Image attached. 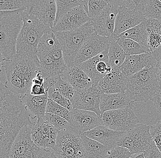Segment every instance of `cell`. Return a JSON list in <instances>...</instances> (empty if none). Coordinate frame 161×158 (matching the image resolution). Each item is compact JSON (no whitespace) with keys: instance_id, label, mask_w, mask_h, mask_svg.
<instances>
[{"instance_id":"cell-27","label":"cell","mask_w":161,"mask_h":158,"mask_svg":"<svg viewBox=\"0 0 161 158\" xmlns=\"http://www.w3.org/2000/svg\"><path fill=\"white\" fill-rule=\"evenodd\" d=\"M85 150L86 158H106L108 150L105 146L97 141L80 135Z\"/></svg>"},{"instance_id":"cell-21","label":"cell","mask_w":161,"mask_h":158,"mask_svg":"<svg viewBox=\"0 0 161 158\" xmlns=\"http://www.w3.org/2000/svg\"><path fill=\"white\" fill-rule=\"evenodd\" d=\"M124 132L116 131L101 125L83 135L87 137L97 141L105 146L108 151L114 149L124 135Z\"/></svg>"},{"instance_id":"cell-35","label":"cell","mask_w":161,"mask_h":158,"mask_svg":"<svg viewBox=\"0 0 161 158\" xmlns=\"http://www.w3.org/2000/svg\"><path fill=\"white\" fill-rule=\"evenodd\" d=\"M109 0H89L87 15L91 19L101 14L109 5Z\"/></svg>"},{"instance_id":"cell-38","label":"cell","mask_w":161,"mask_h":158,"mask_svg":"<svg viewBox=\"0 0 161 158\" xmlns=\"http://www.w3.org/2000/svg\"><path fill=\"white\" fill-rule=\"evenodd\" d=\"M29 0H0V11L18 10L28 6Z\"/></svg>"},{"instance_id":"cell-10","label":"cell","mask_w":161,"mask_h":158,"mask_svg":"<svg viewBox=\"0 0 161 158\" xmlns=\"http://www.w3.org/2000/svg\"><path fill=\"white\" fill-rule=\"evenodd\" d=\"M102 125L116 131L126 132L134 127L139 123V120L131 108L108 111L101 115Z\"/></svg>"},{"instance_id":"cell-30","label":"cell","mask_w":161,"mask_h":158,"mask_svg":"<svg viewBox=\"0 0 161 158\" xmlns=\"http://www.w3.org/2000/svg\"><path fill=\"white\" fill-rule=\"evenodd\" d=\"M31 137L33 141L39 147L52 150L55 147L56 140L43 132L36 122L32 126Z\"/></svg>"},{"instance_id":"cell-44","label":"cell","mask_w":161,"mask_h":158,"mask_svg":"<svg viewBox=\"0 0 161 158\" xmlns=\"http://www.w3.org/2000/svg\"><path fill=\"white\" fill-rule=\"evenodd\" d=\"M36 158H58L52 149L41 148Z\"/></svg>"},{"instance_id":"cell-25","label":"cell","mask_w":161,"mask_h":158,"mask_svg":"<svg viewBox=\"0 0 161 158\" xmlns=\"http://www.w3.org/2000/svg\"><path fill=\"white\" fill-rule=\"evenodd\" d=\"M145 22L148 33V48L158 61L161 57V21L147 19Z\"/></svg>"},{"instance_id":"cell-6","label":"cell","mask_w":161,"mask_h":158,"mask_svg":"<svg viewBox=\"0 0 161 158\" xmlns=\"http://www.w3.org/2000/svg\"><path fill=\"white\" fill-rule=\"evenodd\" d=\"M95 31L91 21L75 30L54 33L61 45L64 61L68 68L74 66L80 48L86 39Z\"/></svg>"},{"instance_id":"cell-1","label":"cell","mask_w":161,"mask_h":158,"mask_svg":"<svg viewBox=\"0 0 161 158\" xmlns=\"http://www.w3.org/2000/svg\"><path fill=\"white\" fill-rule=\"evenodd\" d=\"M20 95L0 84V158H9L10 149L25 126H33L34 120L22 103Z\"/></svg>"},{"instance_id":"cell-40","label":"cell","mask_w":161,"mask_h":158,"mask_svg":"<svg viewBox=\"0 0 161 158\" xmlns=\"http://www.w3.org/2000/svg\"><path fill=\"white\" fill-rule=\"evenodd\" d=\"M132 154L125 147L117 146L114 149L108 151L106 158H130Z\"/></svg>"},{"instance_id":"cell-48","label":"cell","mask_w":161,"mask_h":158,"mask_svg":"<svg viewBox=\"0 0 161 158\" xmlns=\"http://www.w3.org/2000/svg\"><path fill=\"white\" fill-rule=\"evenodd\" d=\"M130 158H144L143 153L139 154H136L131 156Z\"/></svg>"},{"instance_id":"cell-23","label":"cell","mask_w":161,"mask_h":158,"mask_svg":"<svg viewBox=\"0 0 161 158\" xmlns=\"http://www.w3.org/2000/svg\"><path fill=\"white\" fill-rule=\"evenodd\" d=\"M134 102L125 93L117 94H102L100 97V109L102 114L114 110L132 108Z\"/></svg>"},{"instance_id":"cell-47","label":"cell","mask_w":161,"mask_h":158,"mask_svg":"<svg viewBox=\"0 0 161 158\" xmlns=\"http://www.w3.org/2000/svg\"><path fill=\"white\" fill-rule=\"evenodd\" d=\"M45 79L44 78L42 73L40 72H38L36 74V76L32 80V84H38L42 85L44 84Z\"/></svg>"},{"instance_id":"cell-13","label":"cell","mask_w":161,"mask_h":158,"mask_svg":"<svg viewBox=\"0 0 161 158\" xmlns=\"http://www.w3.org/2000/svg\"><path fill=\"white\" fill-rule=\"evenodd\" d=\"M108 37H103L94 32L86 39L74 62V66L81 64L108 49L110 43Z\"/></svg>"},{"instance_id":"cell-20","label":"cell","mask_w":161,"mask_h":158,"mask_svg":"<svg viewBox=\"0 0 161 158\" xmlns=\"http://www.w3.org/2000/svg\"><path fill=\"white\" fill-rule=\"evenodd\" d=\"M157 61L150 53L127 56L119 68L125 77L130 76L147 68L155 67Z\"/></svg>"},{"instance_id":"cell-43","label":"cell","mask_w":161,"mask_h":158,"mask_svg":"<svg viewBox=\"0 0 161 158\" xmlns=\"http://www.w3.org/2000/svg\"><path fill=\"white\" fill-rule=\"evenodd\" d=\"M29 91L30 94L33 95L40 96L48 94V93L46 91L44 84L40 85L32 84Z\"/></svg>"},{"instance_id":"cell-3","label":"cell","mask_w":161,"mask_h":158,"mask_svg":"<svg viewBox=\"0 0 161 158\" xmlns=\"http://www.w3.org/2000/svg\"><path fill=\"white\" fill-rule=\"evenodd\" d=\"M28 6L24 9V25L17 40V53L30 57L40 68L38 46L44 34L49 30L30 11Z\"/></svg>"},{"instance_id":"cell-14","label":"cell","mask_w":161,"mask_h":158,"mask_svg":"<svg viewBox=\"0 0 161 158\" xmlns=\"http://www.w3.org/2000/svg\"><path fill=\"white\" fill-rule=\"evenodd\" d=\"M108 49L79 66L90 78L93 85H98L101 80L111 70L112 67L109 65Z\"/></svg>"},{"instance_id":"cell-18","label":"cell","mask_w":161,"mask_h":158,"mask_svg":"<svg viewBox=\"0 0 161 158\" xmlns=\"http://www.w3.org/2000/svg\"><path fill=\"white\" fill-rule=\"evenodd\" d=\"M28 8L49 30L55 25L56 4L55 0L30 1Z\"/></svg>"},{"instance_id":"cell-5","label":"cell","mask_w":161,"mask_h":158,"mask_svg":"<svg viewBox=\"0 0 161 158\" xmlns=\"http://www.w3.org/2000/svg\"><path fill=\"white\" fill-rule=\"evenodd\" d=\"M161 89L156 77L155 67L146 68L126 77L125 93L134 103L151 100Z\"/></svg>"},{"instance_id":"cell-8","label":"cell","mask_w":161,"mask_h":158,"mask_svg":"<svg viewBox=\"0 0 161 158\" xmlns=\"http://www.w3.org/2000/svg\"><path fill=\"white\" fill-rule=\"evenodd\" d=\"M53 150L58 158H86L80 135L70 128L59 132Z\"/></svg>"},{"instance_id":"cell-24","label":"cell","mask_w":161,"mask_h":158,"mask_svg":"<svg viewBox=\"0 0 161 158\" xmlns=\"http://www.w3.org/2000/svg\"><path fill=\"white\" fill-rule=\"evenodd\" d=\"M60 76L63 80L70 84L75 90H80L93 85L90 78L79 66L68 68Z\"/></svg>"},{"instance_id":"cell-42","label":"cell","mask_w":161,"mask_h":158,"mask_svg":"<svg viewBox=\"0 0 161 158\" xmlns=\"http://www.w3.org/2000/svg\"><path fill=\"white\" fill-rule=\"evenodd\" d=\"M144 158H161V152L153 140L149 148L143 153Z\"/></svg>"},{"instance_id":"cell-15","label":"cell","mask_w":161,"mask_h":158,"mask_svg":"<svg viewBox=\"0 0 161 158\" xmlns=\"http://www.w3.org/2000/svg\"><path fill=\"white\" fill-rule=\"evenodd\" d=\"M117 0H109V5L101 14L91 19L95 32L103 37H111L114 33L115 21L118 14Z\"/></svg>"},{"instance_id":"cell-16","label":"cell","mask_w":161,"mask_h":158,"mask_svg":"<svg viewBox=\"0 0 161 158\" xmlns=\"http://www.w3.org/2000/svg\"><path fill=\"white\" fill-rule=\"evenodd\" d=\"M91 21L87 13L80 6L65 13L54 26L52 31L55 33L75 30Z\"/></svg>"},{"instance_id":"cell-34","label":"cell","mask_w":161,"mask_h":158,"mask_svg":"<svg viewBox=\"0 0 161 158\" xmlns=\"http://www.w3.org/2000/svg\"><path fill=\"white\" fill-rule=\"evenodd\" d=\"M145 15L147 19L161 21V2L160 0H145Z\"/></svg>"},{"instance_id":"cell-26","label":"cell","mask_w":161,"mask_h":158,"mask_svg":"<svg viewBox=\"0 0 161 158\" xmlns=\"http://www.w3.org/2000/svg\"><path fill=\"white\" fill-rule=\"evenodd\" d=\"M37 55L40 61V71L45 79L60 76L63 74V72L48 51L38 48Z\"/></svg>"},{"instance_id":"cell-45","label":"cell","mask_w":161,"mask_h":158,"mask_svg":"<svg viewBox=\"0 0 161 158\" xmlns=\"http://www.w3.org/2000/svg\"><path fill=\"white\" fill-rule=\"evenodd\" d=\"M151 100L154 103L157 110L161 115V89Z\"/></svg>"},{"instance_id":"cell-11","label":"cell","mask_w":161,"mask_h":158,"mask_svg":"<svg viewBox=\"0 0 161 158\" xmlns=\"http://www.w3.org/2000/svg\"><path fill=\"white\" fill-rule=\"evenodd\" d=\"M32 126L22 129L10 149L9 158H36L41 148L34 143L31 137Z\"/></svg>"},{"instance_id":"cell-2","label":"cell","mask_w":161,"mask_h":158,"mask_svg":"<svg viewBox=\"0 0 161 158\" xmlns=\"http://www.w3.org/2000/svg\"><path fill=\"white\" fill-rule=\"evenodd\" d=\"M1 68L5 69L7 78L5 86L11 92L20 95L29 91L32 80L40 71L33 59L18 53L8 59L1 61Z\"/></svg>"},{"instance_id":"cell-32","label":"cell","mask_w":161,"mask_h":158,"mask_svg":"<svg viewBox=\"0 0 161 158\" xmlns=\"http://www.w3.org/2000/svg\"><path fill=\"white\" fill-rule=\"evenodd\" d=\"M50 88L60 93L63 97L70 99V101L74 96L75 89L70 84L63 80L60 76L54 78L50 83Z\"/></svg>"},{"instance_id":"cell-19","label":"cell","mask_w":161,"mask_h":158,"mask_svg":"<svg viewBox=\"0 0 161 158\" xmlns=\"http://www.w3.org/2000/svg\"><path fill=\"white\" fill-rule=\"evenodd\" d=\"M98 86L102 94L125 93L126 77L119 67H112L111 70L100 81Z\"/></svg>"},{"instance_id":"cell-28","label":"cell","mask_w":161,"mask_h":158,"mask_svg":"<svg viewBox=\"0 0 161 158\" xmlns=\"http://www.w3.org/2000/svg\"><path fill=\"white\" fill-rule=\"evenodd\" d=\"M109 38L111 40L108 49L109 65L111 67H120L125 62L126 55L117 42L119 38L118 36L114 33Z\"/></svg>"},{"instance_id":"cell-46","label":"cell","mask_w":161,"mask_h":158,"mask_svg":"<svg viewBox=\"0 0 161 158\" xmlns=\"http://www.w3.org/2000/svg\"><path fill=\"white\" fill-rule=\"evenodd\" d=\"M155 72L157 79L161 88V57L157 61V64L155 66Z\"/></svg>"},{"instance_id":"cell-36","label":"cell","mask_w":161,"mask_h":158,"mask_svg":"<svg viewBox=\"0 0 161 158\" xmlns=\"http://www.w3.org/2000/svg\"><path fill=\"white\" fill-rule=\"evenodd\" d=\"M46 113L57 115L65 119L70 123L71 112L49 99L47 103Z\"/></svg>"},{"instance_id":"cell-33","label":"cell","mask_w":161,"mask_h":158,"mask_svg":"<svg viewBox=\"0 0 161 158\" xmlns=\"http://www.w3.org/2000/svg\"><path fill=\"white\" fill-rule=\"evenodd\" d=\"M56 4V14L55 25L62 16L71 9L82 7L86 0H55Z\"/></svg>"},{"instance_id":"cell-17","label":"cell","mask_w":161,"mask_h":158,"mask_svg":"<svg viewBox=\"0 0 161 158\" xmlns=\"http://www.w3.org/2000/svg\"><path fill=\"white\" fill-rule=\"evenodd\" d=\"M70 124V129L80 135L102 125L101 117L96 113L80 110L71 112Z\"/></svg>"},{"instance_id":"cell-29","label":"cell","mask_w":161,"mask_h":158,"mask_svg":"<svg viewBox=\"0 0 161 158\" xmlns=\"http://www.w3.org/2000/svg\"><path fill=\"white\" fill-rule=\"evenodd\" d=\"M118 37L130 39L148 48V33L145 22L123 32Z\"/></svg>"},{"instance_id":"cell-7","label":"cell","mask_w":161,"mask_h":158,"mask_svg":"<svg viewBox=\"0 0 161 158\" xmlns=\"http://www.w3.org/2000/svg\"><path fill=\"white\" fill-rule=\"evenodd\" d=\"M118 12L114 34L122 33L147 20L145 15V0H117Z\"/></svg>"},{"instance_id":"cell-39","label":"cell","mask_w":161,"mask_h":158,"mask_svg":"<svg viewBox=\"0 0 161 158\" xmlns=\"http://www.w3.org/2000/svg\"><path fill=\"white\" fill-rule=\"evenodd\" d=\"M48 94L50 99L56 102L58 104L67 109L70 112L73 110V106L70 100L63 97L54 89L50 88L48 90Z\"/></svg>"},{"instance_id":"cell-22","label":"cell","mask_w":161,"mask_h":158,"mask_svg":"<svg viewBox=\"0 0 161 158\" xmlns=\"http://www.w3.org/2000/svg\"><path fill=\"white\" fill-rule=\"evenodd\" d=\"M22 103L33 120L37 121L38 118H44L49 100L48 94L35 96L29 91L23 95H20Z\"/></svg>"},{"instance_id":"cell-41","label":"cell","mask_w":161,"mask_h":158,"mask_svg":"<svg viewBox=\"0 0 161 158\" xmlns=\"http://www.w3.org/2000/svg\"><path fill=\"white\" fill-rule=\"evenodd\" d=\"M150 133L153 140L161 152V120L150 126Z\"/></svg>"},{"instance_id":"cell-9","label":"cell","mask_w":161,"mask_h":158,"mask_svg":"<svg viewBox=\"0 0 161 158\" xmlns=\"http://www.w3.org/2000/svg\"><path fill=\"white\" fill-rule=\"evenodd\" d=\"M152 140L150 126L139 123L125 133L117 146L128 149L132 155L139 154L143 153L149 148Z\"/></svg>"},{"instance_id":"cell-37","label":"cell","mask_w":161,"mask_h":158,"mask_svg":"<svg viewBox=\"0 0 161 158\" xmlns=\"http://www.w3.org/2000/svg\"><path fill=\"white\" fill-rule=\"evenodd\" d=\"M44 119L50 123L59 131L65 130L70 128V123L67 121L65 119L57 115L50 113H46Z\"/></svg>"},{"instance_id":"cell-12","label":"cell","mask_w":161,"mask_h":158,"mask_svg":"<svg viewBox=\"0 0 161 158\" xmlns=\"http://www.w3.org/2000/svg\"><path fill=\"white\" fill-rule=\"evenodd\" d=\"M101 91L98 85H92L80 90H75L71 100L73 110L93 112L101 117L100 109Z\"/></svg>"},{"instance_id":"cell-31","label":"cell","mask_w":161,"mask_h":158,"mask_svg":"<svg viewBox=\"0 0 161 158\" xmlns=\"http://www.w3.org/2000/svg\"><path fill=\"white\" fill-rule=\"evenodd\" d=\"M117 42L122 48L126 56L150 53L147 47L130 39L119 38Z\"/></svg>"},{"instance_id":"cell-4","label":"cell","mask_w":161,"mask_h":158,"mask_svg":"<svg viewBox=\"0 0 161 158\" xmlns=\"http://www.w3.org/2000/svg\"><path fill=\"white\" fill-rule=\"evenodd\" d=\"M24 8L14 11H0L1 61L17 54V40L24 25Z\"/></svg>"}]
</instances>
